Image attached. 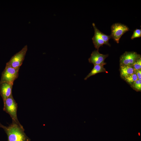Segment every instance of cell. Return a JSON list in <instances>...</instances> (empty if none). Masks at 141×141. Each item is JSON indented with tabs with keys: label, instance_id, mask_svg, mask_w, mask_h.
Segmentation results:
<instances>
[{
	"label": "cell",
	"instance_id": "obj_1",
	"mask_svg": "<svg viewBox=\"0 0 141 141\" xmlns=\"http://www.w3.org/2000/svg\"><path fill=\"white\" fill-rule=\"evenodd\" d=\"M0 127L2 128L7 134L8 141H30L31 139L24 132V129L21 125L12 121L8 126H6L0 123Z\"/></svg>",
	"mask_w": 141,
	"mask_h": 141
},
{
	"label": "cell",
	"instance_id": "obj_2",
	"mask_svg": "<svg viewBox=\"0 0 141 141\" xmlns=\"http://www.w3.org/2000/svg\"><path fill=\"white\" fill-rule=\"evenodd\" d=\"M3 104V110L10 115L12 121L21 125L18 119L17 115V104L14 99L12 94L6 99Z\"/></svg>",
	"mask_w": 141,
	"mask_h": 141
},
{
	"label": "cell",
	"instance_id": "obj_3",
	"mask_svg": "<svg viewBox=\"0 0 141 141\" xmlns=\"http://www.w3.org/2000/svg\"><path fill=\"white\" fill-rule=\"evenodd\" d=\"M27 48V45H25L21 50L12 56L9 61L7 63L6 66L19 69L24 59Z\"/></svg>",
	"mask_w": 141,
	"mask_h": 141
},
{
	"label": "cell",
	"instance_id": "obj_4",
	"mask_svg": "<svg viewBox=\"0 0 141 141\" xmlns=\"http://www.w3.org/2000/svg\"><path fill=\"white\" fill-rule=\"evenodd\" d=\"M111 33L110 35L111 38L118 43L120 39L125 33L129 31L128 26L122 24L118 23L113 24L111 27Z\"/></svg>",
	"mask_w": 141,
	"mask_h": 141
},
{
	"label": "cell",
	"instance_id": "obj_5",
	"mask_svg": "<svg viewBox=\"0 0 141 141\" xmlns=\"http://www.w3.org/2000/svg\"><path fill=\"white\" fill-rule=\"evenodd\" d=\"M19 69L6 66L2 74L0 83L6 82L13 84L14 81L18 77Z\"/></svg>",
	"mask_w": 141,
	"mask_h": 141
},
{
	"label": "cell",
	"instance_id": "obj_6",
	"mask_svg": "<svg viewBox=\"0 0 141 141\" xmlns=\"http://www.w3.org/2000/svg\"><path fill=\"white\" fill-rule=\"evenodd\" d=\"M140 58V55L136 52L125 51L120 57V65L132 66L137 60Z\"/></svg>",
	"mask_w": 141,
	"mask_h": 141
},
{
	"label": "cell",
	"instance_id": "obj_7",
	"mask_svg": "<svg viewBox=\"0 0 141 141\" xmlns=\"http://www.w3.org/2000/svg\"><path fill=\"white\" fill-rule=\"evenodd\" d=\"M108 56V54L104 55L100 53L98 50L93 51L89 58V63L94 65H100L104 66L106 63L104 62L105 58Z\"/></svg>",
	"mask_w": 141,
	"mask_h": 141
},
{
	"label": "cell",
	"instance_id": "obj_8",
	"mask_svg": "<svg viewBox=\"0 0 141 141\" xmlns=\"http://www.w3.org/2000/svg\"><path fill=\"white\" fill-rule=\"evenodd\" d=\"M13 84L6 82L0 83V92L3 103L6 99L12 94V90Z\"/></svg>",
	"mask_w": 141,
	"mask_h": 141
},
{
	"label": "cell",
	"instance_id": "obj_9",
	"mask_svg": "<svg viewBox=\"0 0 141 141\" xmlns=\"http://www.w3.org/2000/svg\"><path fill=\"white\" fill-rule=\"evenodd\" d=\"M92 25L94 28L95 33L92 38V40L95 48L98 50L100 46L106 44L102 39L99 33L100 31L96 27L95 24L93 23Z\"/></svg>",
	"mask_w": 141,
	"mask_h": 141
},
{
	"label": "cell",
	"instance_id": "obj_10",
	"mask_svg": "<svg viewBox=\"0 0 141 141\" xmlns=\"http://www.w3.org/2000/svg\"><path fill=\"white\" fill-rule=\"evenodd\" d=\"M120 75L124 79L130 75L135 73L136 70L132 66L127 65H120Z\"/></svg>",
	"mask_w": 141,
	"mask_h": 141
},
{
	"label": "cell",
	"instance_id": "obj_11",
	"mask_svg": "<svg viewBox=\"0 0 141 141\" xmlns=\"http://www.w3.org/2000/svg\"><path fill=\"white\" fill-rule=\"evenodd\" d=\"M106 72V70L104 67L103 66L100 65H94L93 69L84 78V79L86 80L90 77L95 75L98 73Z\"/></svg>",
	"mask_w": 141,
	"mask_h": 141
},
{
	"label": "cell",
	"instance_id": "obj_12",
	"mask_svg": "<svg viewBox=\"0 0 141 141\" xmlns=\"http://www.w3.org/2000/svg\"><path fill=\"white\" fill-rule=\"evenodd\" d=\"M123 79L130 85L138 79L137 77L136 73L131 75Z\"/></svg>",
	"mask_w": 141,
	"mask_h": 141
},
{
	"label": "cell",
	"instance_id": "obj_13",
	"mask_svg": "<svg viewBox=\"0 0 141 141\" xmlns=\"http://www.w3.org/2000/svg\"><path fill=\"white\" fill-rule=\"evenodd\" d=\"M131 85V87L137 91H140L141 90V79H138Z\"/></svg>",
	"mask_w": 141,
	"mask_h": 141
},
{
	"label": "cell",
	"instance_id": "obj_14",
	"mask_svg": "<svg viewBox=\"0 0 141 141\" xmlns=\"http://www.w3.org/2000/svg\"><path fill=\"white\" fill-rule=\"evenodd\" d=\"M99 33L102 39L105 42L106 45L110 46V44L108 42L109 39L111 38L110 36H108L105 34L100 31H99Z\"/></svg>",
	"mask_w": 141,
	"mask_h": 141
},
{
	"label": "cell",
	"instance_id": "obj_15",
	"mask_svg": "<svg viewBox=\"0 0 141 141\" xmlns=\"http://www.w3.org/2000/svg\"><path fill=\"white\" fill-rule=\"evenodd\" d=\"M132 66L136 70L141 69V58L137 60L133 64Z\"/></svg>",
	"mask_w": 141,
	"mask_h": 141
},
{
	"label": "cell",
	"instance_id": "obj_16",
	"mask_svg": "<svg viewBox=\"0 0 141 141\" xmlns=\"http://www.w3.org/2000/svg\"><path fill=\"white\" fill-rule=\"evenodd\" d=\"M141 37V29H136L133 32V33L131 37V39L139 38Z\"/></svg>",
	"mask_w": 141,
	"mask_h": 141
},
{
	"label": "cell",
	"instance_id": "obj_17",
	"mask_svg": "<svg viewBox=\"0 0 141 141\" xmlns=\"http://www.w3.org/2000/svg\"><path fill=\"white\" fill-rule=\"evenodd\" d=\"M135 73L137 75L138 79H141V69L136 70Z\"/></svg>",
	"mask_w": 141,
	"mask_h": 141
}]
</instances>
